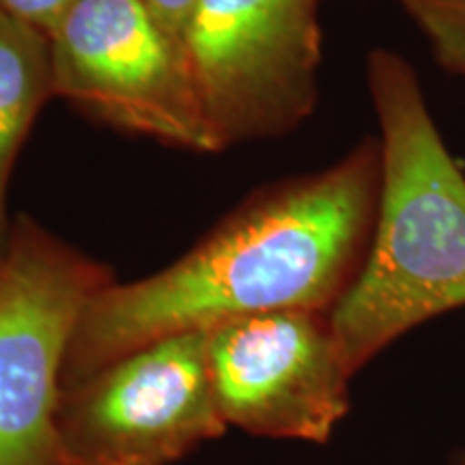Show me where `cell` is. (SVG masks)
I'll use <instances>...</instances> for the list:
<instances>
[{"instance_id": "1", "label": "cell", "mask_w": 465, "mask_h": 465, "mask_svg": "<svg viewBox=\"0 0 465 465\" xmlns=\"http://www.w3.org/2000/svg\"><path fill=\"white\" fill-rule=\"evenodd\" d=\"M380 144L243 205L164 270L108 282L69 345L63 391L149 342L282 311L330 312L369 248Z\"/></svg>"}, {"instance_id": "2", "label": "cell", "mask_w": 465, "mask_h": 465, "mask_svg": "<svg viewBox=\"0 0 465 465\" xmlns=\"http://www.w3.org/2000/svg\"><path fill=\"white\" fill-rule=\"evenodd\" d=\"M366 78L381 136L375 220L362 265L330 311L351 375L418 325L465 306V173L403 56L373 50Z\"/></svg>"}, {"instance_id": "3", "label": "cell", "mask_w": 465, "mask_h": 465, "mask_svg": "<svg viewBox=\"0 0 465 465\" xmlns=\"http://www.w3.org/2000/svg\"><path fill=\"white\" fill-rule=\"evenodd\" d=\"M113 282L31 218L11 224L0 267V465H63L58 407L86 304Z\"/></svg>"}, {"instance_id": "4", "label": "cell", "mask_w": 465, "mask_h": 465, "mask_svg": "<svg viewBox=\"0 0 465 465\" xmlns=\"http://www.w3.org/2000/svg\"><path fill=\"white\" fill-rule=\"evenodd\" d=\"M50 50L54 95L102 124L196 153L223 151L183 44L143 0H78Z\"/></svg>"}, {"instance_id": "5", "label": "cell", "mask_w": 465, "mask_h": 465, "mask_svg": "<svg viewBox=\"0 0 465 465\" xmlns=\"http://www.w3.org/2000/svg\"><path fill=\"white\" fill-rule=\"evenodd\" d=\"M223 149L295 130L319 95V0H199L183 35Z\"/></svg>"}, {"instance_id": "6", "label": "cell", "mask_w": 465, "mask_h": 465, "mask_svg": "<svg viewBox=\"0 0 465 465\" xmlns=\"http://www.w3.org/2000/svg\"><path fill=\"white\" fill-rule=\"evenodd\" d=\"M226 422L213 399L207 332L168 336L63 391V465H174Z\"/></svg>"}, {"instance_id": "7", "label": "cell", "mask_w": 465, "mask_h": 465, "mask_svg": "<svg viewBox=\"0 0 465 465\" xmlns=\"http://www.w3.org/2000/svg\"><path fill=\"white\" fill-rule=\"evenodd\" d=\"M213 399L226 427L325 444L349 411V381L330 312L282 311L207 332Z\"/></svg>"}, {"instance_id": "8", "label": "cell", "mask_w": 465, "mask_h": 465, "mask_svg": "<svg viewBox=\"0 0 465 465\" xmlns=\"http://www.w3.org/2000/svg\"><path fill=\"white\" fill-rule=\"evenodd\" d=\"M52 95L50 37L0 14V237L5 242L11 231L7 196L17 153Z\"/></svg>"}, {"instance_id": "9", "label": "cell", "mask_w": 465, "mask_h": 465, "mask_svg": "<svg viewBox=\"0 0 465 465\" xmlns=\"http://www.w3.org/2000/svg\"><path fill=\"white\" fill-rule=\"evenodd\" d=\"M405 14L420 28L440 65L457 75H465V0L418 5Z\"/></svg>"}, {"instance_id": "10", "label": "cell", "mask_w": 465, "mask_h": 465, "mask_svg": "<svg viewBox=\"0 0 465 465\" xmlns=\"http://www.w3.org/2000/svg\"><path fill=\"white\" fill-rule=\"evenodd\" d=\"M78 0H0V14L28 25L50 37Z\"/></svg>"}, {"instance_id": "11", "label": "cell", "mask_w": 465, "mask_h": 465, "mask_svg": "<svg viewBox=\"0 0 465 465\" xmlns=\"http://www.w3.org/2000/svg\"><path fill=\"white\" fill-rule=\"evenodd\" d=\"M143 3L144 7L151 11V15H153L174 39H179V42L183 44L185 28H188V22L192 14H194V7L199 0H143Z\"/></svg>"}, {"instance_id": "12", "label": "cell", "mask_w": 465, "mask_h": 465, "mask_svg": "<svg viewBox=\"0 0 465 465\" xmlns=\"http://www.w3.org/2000/svg\"><path fill=\"white\" fill-rule=\"evenodd\" d=\"M392 3H397L403 7V11L411 9V7H418V5H441V3H459V0H392Z\"/></svg>"}, {"instance_id": "13", "label": "cell", "mask_w": 465, "mask_h": 465, "mask_svg": "<svg viewBox=\"0 0 465 465\" xmlns=\"http://www.w3.org/2000/svg\"><path fill=\"white\" fill-rule=\"evenodd\" d=\"M5 248H7V242L0 237V267H3V261H5Z\"/></svg>"}, {"instance_id": "14", "label": "cell", "mask_w": 465, "mask_h": 465, "mask_svg": "<svg viewBox=\"0 0 465 465\" xmlns=\"http://www.w3.org/2000/svg\"><path fill=\"white\" fill-rule=\"evenodd\" d=\"M452 465H465V455H463L461 459H459V461H455V463H452Z\"/></svg>"}]
</instances>
